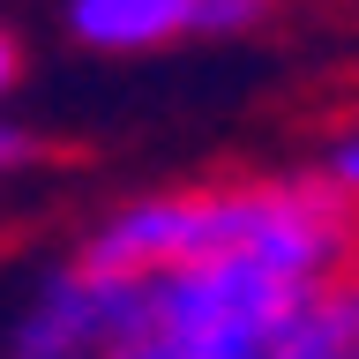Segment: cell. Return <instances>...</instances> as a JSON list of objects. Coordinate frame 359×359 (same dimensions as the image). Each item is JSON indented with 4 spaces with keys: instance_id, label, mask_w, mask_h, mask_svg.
Segmentation results:
<instances>
[{
    "instance_id": "1",
    "label": "cell",
    "mask_w": 359,
    "mask_h": 359,
    "mask_svg": "<svg viewBox=\"0 0 359 359\" xmlns=\"http://www.w3.org/2000/svg\"><path fill=\"white\" fill-rule=\"evenodd\" d=\"M269 262L299 285H330L359 269V202L330 180H240V187H180V195H135L83 240L97 269H180V262Z\"/></svg>"
},
{
    "instance_id": "2",
    "label": "cell",
    "mask_w": 359,
    "mask_h": 359,
    "mask_svg": "<svg viewBox=\"0 0 359 359\" xmlns=\"http://www.w3.org/2000/svg\"><path fill=\"white\" fill-rule=\"evenodd\" d=\"M142 314H150L142 277L97 269L75 255L67 269H53L30 292L15 337H8V359H135Z\"/></svg>"
},
{
    "instance_id": "3",
    "label": "cell",
    "mask_w": 359,
    "mask_h": 359,
    "mask_svg": "<svg viewBox=\"0 0 359 359\" xmlns=\"http://www.w3.org/2000/svg\"><path fill=\"white\" fill-rule=\"evenodd\" d=\"M67 38L90 53H157L195 38V0H67Z\"/></svg>"
},
{
    "instance_id": "4",
    "label": "cell",
    "mask_w": 359,
    "mask_h": 359,
    "mask_svg": "<svg viewBox=\"0 0 359 359\" xmlns=\"http://www.w3.org/2000/svg\"><path fill=\"white\" fill-rule=\"evenodd\" d=\"M269 359H359V269L314 285Z\"/></svg>"
},
{
    "instance_id": "5",
    "label": "cell",
    "mask_w": 359,
    "mask_h": 359,
    "mask_svg": "<svg viewBox=\"0 0 359 359\" xmlns=\"http://www.w3.org/2000/svg\"><path fill=\"white\" fill-rule=\"evenodd\" d=\"M269 22V0H195V38H247Z\"/></svg>"
},
{
    "instance_id": "6",
    "label": "cell",
    "mask_w": 359,
    "mask_h": 359,
    "mask_svg": "<svg viewBox=\"0 0 359 359\" xmlns=\"http://www.w3.org/2000/svg\"><path fill=\"white\" fill-rule=\"evenodd\" d=\"M322 180H330L344 202H359V128H344L330 142V157H322Z\"/></svg>"
},
{
    "instance_id": "7",
    "label": "cell",
    "mask_w": 359,
    "mask_h": 359,
    "mask_svg": "<svg viewBox=\"0 0 359 359\" xmlns=\"http://www.w3.org/2000/svg\"><path fill=\"white\" fill-rule=\"evenodd\" d=\"M22 165H38V135L15 128V120H0V180H15Z\"/></svg>"
},
{
    "instance_id": "8",
    "label": "cell",
    "mask_w": 359,
    "mask_h": 359,
    "mask_svg": "<svg viewBox=\"0 0 359 359\" xmlns=\"http://www.w3.org/2000/svg\"><path fill=\"white\" fill-rule=\"evenodd\" d=\"M15 75H22V45H15V30L0 22V105H8V90H15Z\"/></svg>"
}]
</instances>
